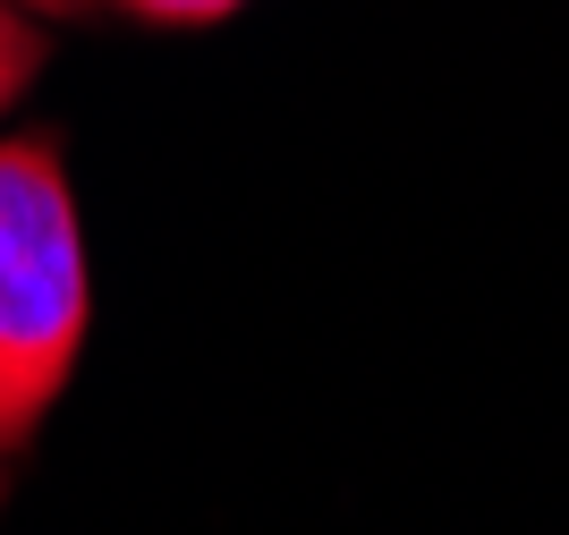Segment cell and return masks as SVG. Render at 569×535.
<instances>
[{"mask_svg": "<svg viewBox=\"0 0 569 535\" xmlns=\"http://www.w3.org/2000/svg\"><path fill=\"white\" fill-rule=\"evenodd\" d=\"M94 331V256L60 137H0V459L69 399Z\"/></svg>", "mask_w": 569, "mask_h": 535, "instance_id": "obj_1", "label": "cell"}, {"mask_svg": "<svg viewBox=\"0 0 569 535\" xmlns=\"http://www.w3.org/2000/svg\"><path fill=\"white\" fill-rule=\"evenodd\" d=\"M26 18H86V9H94V0H18Z\"/></svg>", "mask_w": 569, "mask_h": 535, "instance_id": "obj_4", "label": "cell"}, {"mask_svg": "<svg viewBox=\"0 0 569 535\" xmlns=\"http://www.w3.org/2000/svg\"><path fill=\"white\" fill-rule=\"evenodd\" d=\"M0 502H9V459H0Z\"/></svg>", "mask_w": 569, "mask_h": 535, "instance_id": "obj_5", "label": "cell"}, {"mask_svg": "<svg viewBox=\"0 0 569 535\" xmlns=\"http://www.w3.org/2000/svg\"><path fill=\"white\" fill-rule=\"evenodd\" d=\"M94 9H119V18H137V26H221L247 0H94Z\"/></svg>", "mask_w": 569, "mask_h": 535, "instance_id": "obj_3", "label": "cell"}, {"mask_svg": "<svg viewBox=\"0 0 569 535\" xmlns=\"http://www.w3.org/2000/svg\"><path fill=\"white\" fill-rule=\"evenodd\" d=\"M34 77H43V26L26 18L18 0H0V119L26 102Z\"/></svg>", "mask_w": 569, "mask_h": 535, "instance_id": "obj_2", "label": "cell"}]
</instances>
